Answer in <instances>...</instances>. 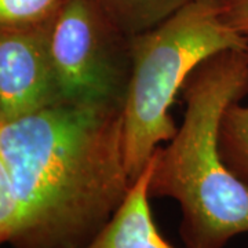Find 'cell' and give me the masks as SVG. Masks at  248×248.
Segmentation results:
<instances>
[{
    "label": "cell",
    "instance_id": "obj_2",
    "mask_svg": "<svg viewBox=\"0 0 248 248\" xmlns=\"http://www.w3.org/2000/svg\"><path fill=\"white\" fill-rule=\"evenodd\" d=\"M181 93L184 120L152 156L149 196L178 202L186 248H225L248 233V186L226 167L219 146L225 110L248 95V47L207 58Z\"/></svg>",
    "mask_w": 248,
    "mask_h": 248
},
{
    "label": "cell",
    "instance_id": "obj_8",
    "mask_svg": "<svg viewBox=\"0 0 248 248\" xmlns=\"http://www.w3.org/2000/svg\"><path fill=\"white\" fill-rule=\"evenodd\" d=\"M219 146L226 167L248 186V104L234 102L225 110Z\"/></svg>",
    "mask_w": 248,
    "mask_h": 248
},
{
    "label": "cell",
    "instance_id": "obj_1",
    "mask_svg": "<svg viewBox=\"0 0 248 248\" xmlns=\"http://www.w3.org/2000/svg\"><path fill=\"white\" fill-rule=\"evenodd\" d=\"M16 192L13 248H86L133 185L122 105L60 101L0 123Z\"/></svg>",
    "mask_w": 248,
    "mask_h": 248
},
{
    "label": "cell",
    "instance_id": "obj_6",
    "mask_svg": "<svg viewBox=\"0 0 248 248\" xmlns=\"http://www.w3.org/2000/svg\"><path fill=\"white\" fill-rule=\"evenodd\" d=\"M152 157L123 203L86 248H175L161 236L149 205Z\"/></svg>",
    "mask_w": 248,
    "mask_h": 248
},
{
    "label": "cell",
    "instance_id": "obj_3",
    "mask_svg": "<svg viewBox=\"0 0 248 248\" xmlns=\"http://www.w3.org/2000/svg\"><path fill=\"white\" fill-rule=\"evenodd\" d=\"M131 78L124 101L127 170L134 182L155 151L177 133L170 115L189 75L214 54L248 47L228 27L219 0H190L161 24L130 37Z\"/></svg>",
    "mask_w": 248,
    "mask_h": 248
},
{
    "label": "cell",
    "instance_id": "obj_5",
    "mask_svg": "<svg viewBox=\"0 0 248 248\" xmlns=\"http://www.w3.org/2000/svg\"><path fill=\"white\" fill-rule=\"evenodd\" d=\"M51 24L53 18L0 25V123L60 102L50 53Z\"/></svg>",
    "mask_w": 248,
    "mask_h": 248
},
{
    "label": "cell",
    "instance_id": "obj_4",
    "mask_svg": "<svg viewBox=\"0 0 248 248\" xmlns=\"http://www.w3.org/2000/svg\"><path fill=\"white\" fill-rule=\"evenodd\" d=\"M50 53L60 101L124 107L131 78L130 37L98 0H66L53 18Z\"/></svg>",
    "mask_w": 248,
    "mask_h": 248
},
{
    "label": "cell",
    "instance_id": "obj_7",
    "mask_svg": "<svg viewBox=\"0 0 248 248\" xmlns=\"http://www.w3.org/2000/svg\"><path fill=\"white\" fill-rule=\"evenodd\" d=\"M109 18L128 37L149 31L190 0H98Z\"/></svg>",
    "mask_w": 248,
    "mask_h": 248
},
{
    "label": "cell",
    "instance_id": "obj_11",
    "mask_svg": "<svg viewBox=\"0 0 248 248\" xmlns=\"http://www.w3.org/2000/svg\"><path fill=\"white\" fill-rule=\"evenodd\" d=\"M223 22L248 37V0H219Z\"/></svg>",
    "mask_w": 248,
    "mask_h": 248
},
{
    "label": "cell",
    "instance_id": "obj_9",
    "mask_svg": "<svg viewBox=\"0 0 248 248\" xmlns=\"http://www.w3.org/2000/svg\"><path fill=\"white\" fill-rule=\"evenodd\" d=\"M66 0H0V25L37 24L54 18Z\"/></svg>",
    "mask_w": 248,
    "mask_h": 248
},
{
    "label": "cell",
    "instance_id": "obj_10",
    "mask_svg": "<svg viewBox=\"0 0 248 248\" xmlns=\"http://www.w3.org/2000/svg\"><path fill=\"white\" fill-rule=\"evenodd\" d=\"M19 225V208L9 171L0 156V246L11 244Z\"/></svg>",
    "mask_w": 248,
    "mask_h": 248
}]
</instances>
